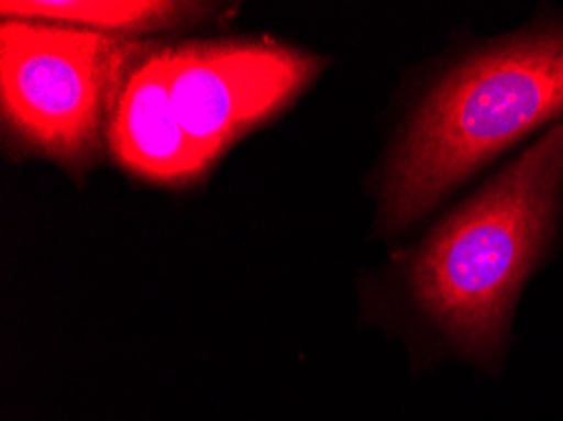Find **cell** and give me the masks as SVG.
Segmentation results:
<instances>
[{"label":"cell","mask_w":563,"mask_h":421,"mask_svg":"<svg viewBox=\"0 0 563 421\" xmlns=\"http://www.w3.org/2000/svg\"><path fill=\"white\" fill-rule=\"evenodd\" d=\"M563 225V122L450 210L399 265L409 311L442 351L496 372L520 296Z\"/></svg>","instance_id":"cell-1"},{"label":"cell","mask_w":563,"mask_h":421,"mask_svg":"<svg viewBox=\"0 0 563 421\" xmlns=\"http://www.w3.org/2000/svg\"><path fill=\"white\" fill-rule=\"evenodd\" d=\"M559 122L563 19L460 51L399 126L382 169L379 230H409L493 159Z\"/></svg>","instance_id":"cell-2"},{"label":"cell","mask_w":563,"mask_h":421,"mask_svg":"<svg viewBox=\"0 0 563 421\" xmlns=\"http://www.w3.org/2000/svg\"><path fill=\"white\" fill-rule=\"evenodd\" d=\"M152 46L64 23L0 25V99L21 149L87 171L109 140L119 89Z\"/></svg>","instance_id":"cell-3"},{"label":"cell","mask_w":563,"mask_h":421,"mask_svg":"<svg viewBox=\"0 0 563 421\" xmlns=\"http://www.w3.org/2000/svg\"><path fill=\"white\" fill-rule=\"evenodd\" d=\"M319 71V58L276 43L202 41L167 48L177 119L208 169L230 144L284 109Z\"/></svg>","instance_id":"cell-4"},{"label":"cell","mask_w":563,"mask_h":421,"mask_svg":"<svg viewBox=\"0 0 563 421\" xmlns=\"http://www.w3.org/2000/svg\"><path fill=\"white\" fill-rule=\"evenodd\" d=\"M109 147L119 165L150 182L183 185L205 171L173 104L167 48H150L126 74L109 124Z\"/></svg>","instance_id":"cell-5"},{"label":"cell","mask_w":563,"mask_h":421,"mask_svg":"<svg viewBox=\"0 0 563 421\" xmlns=\"http://www.w3.org/2000/svg\"><path fill=\"white\" fill-rule=\"evenodd\" d=\"M3 21H48L124 38L192 29L216 15V5L169 0H3Z\"/></svg>","instance_id":"cell-6"}]
</instances>
